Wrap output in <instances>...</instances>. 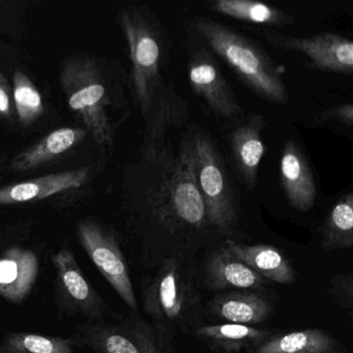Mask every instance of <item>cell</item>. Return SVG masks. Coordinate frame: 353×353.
<instances>
[{
  "instance_id": "cell-1",
  "label": "cell",
  "mask_w": 353,
  "mask_h": 353,
  "mask_svg": "<svg viewBox=\"0 0 353 353\" xmlns=\"http://www.w3.org/2000/svg\"><path fill=\"white\" fill-rule=\"evenodd\" d=\"M140 169L138 259L152 270L171 258L197 264L202 252L224 239L208 219L183 137L177 152L167 142L159 152L141 158Z\"/></svg>"
},
{
  "instance_id": "cell-2",
  "label": "cell",
  "mask_w": 353,
  "mask_h": 353,
  "mask_svg": "<svg viewBox=\"0 0 353 353\" xmlns=\"http://www.w3.org/2000/svg\"><path fill=\"white\" fill-rule=\"evenodd\" d=\"M197 264L171 258L141 282L142 305L152 325L171 338L204 325L203 301L198 287Z\"/></svg>"
},
{
  "instance_id": "cell-3",
  "label": "cell",
  "mask_w": 353,
  "mask_h": 353,
  "mask_svg": "<svg viewBox=\"0 0 353 353\" xmlns=\"http://www.w3.org/2000/svg\"><path fill=\"white\" fill-rule=\"evenodd\" d=\"M119 21L129 46L134 97L146 119L169 82L165 73L170 65V39L148 8H123Z\"/></svg>"
},
{
  "instance_id": "cell-4",
  "label": "cell",
  "mask_w": 353,
  "mask_h": 353,
  "mask_svg": "<svg viewBox=\"0 0 353 353\" xmlns=\"http://www.w3.org/2000/svg\"><path fill=\"white\" fill-rule=\"evenodd\" d=\"M189 28L260 98L274 104L288 102L280 68L259 45L208 18H194Z\"/></svg>"
},
{
  "instance_id": "cell-5",
  "label": "cell",
  "mask_w": 353,
  "mask_h": 353,
  "mask_svg": "<svg viewBox=\"0 0 353 353\" xmlns=\"http://www.w3.org/2000/svg\"><path fill=\"white\" fill-rule=\"evenodd\" d=\"M183 137L208 219L223 239H232L239 231V203L222 154L205 130L193 127Z\"/></svg>"
},
{
  "instance_id": "cell-6",
  "label": "cell",
  "mask_w": 353,
  "mask_h": 353,
  "mask_svg": "<svg viewBox=\"0 0 353 353\" xmlns=\"http://www.w3.org/2000/svg\"><path fill=\"white\" fill-rule=\"evenodd\" d=\"M61 83L70 108L82 119L94 141L109 145L113 133L109 119L110 105L102 74L88 57H72L63 63Z\"/></svg>"
},
{
  "instance_id": "cell-7",
  "label": "cell",
  "mask_w": 353,
  "mask_h": 353,
  "mask_svg": "<svg viewBox=\"0 0 353 353\" xmlns=\"http://www.w3.org/2000/svg\"><path fill=\"white\" fill-rule=\"evenodd\" d=\"M188 70L192 90L205 103L212 114L231 125L243 117L241 105L219 65L216 55L205 43L189 30Z\"/></svg>"
},
{
  "instance_id": "cell-8",
  "label": "cell",
  "mask_w": 353,
  "mask_h": 353,
  "mask_svg": "<svg viewBox=\"0 0 353 353\" xmlns=\"http://www.w3.org/2000/svg\"><path fill=\"white\" fill-rule=\"evenodd\" d=\"M82 338L90 353H173L171 338L139 316L84 326Z\"/></svg>"
},
{
  "instance_id": "cell-9",
  "label": "cell",
  "mask_w": 353,
  "mask_h": 353,
  "mask_svg": "<svg viewBox=\"0 0 353 353\" xmlns=\"http://www.w3.org/2000/svg\"><path fill=\"white\" fill-rule=\"evenodd\" d=\"M78 237L92 263L114 289L123 303L137 311V299L130 276L129 265L113 233L92 221L78 224Z\"/></svg>"
},
{
  "instance_id": "cell-10",
  "label": "cell",
  "mask_w": 353,
  "mask_h": 353,
  "mask_svg": "<svg viewBox=\"0 0 353 353\" xmlns=\"http://www.w3.org/2000/svg\"><path fill=\"white\" fill-rule=\"evenodd\" d=\"M264 38L279 50L305 54L311 61L312 67L316 69L352 75L353 43L341 34L322 32L311 38H296L274 32H264Z\"/></svg>"
},
{
  "instance_id": "cell-11",
  "label": "cell",
  "mask_w": 353,
  "mask_h": 353,
  "mask_svg": "<svg viewBox=\"0 0 353 353\" xmlns=\"http://www.w3.org/2000/svg\"><path fill=\"white\" fill-rule=\"evenodd\" d=\"M52 261L57 270L59 297L68 310L88 319L102 318L106 313V303L86 280L73 252L63 248L52 256Z\"/></svg>"
},
{
  "instance_id": "cell-12",
  "label": "cell",
  "mask_w": 353,
  "mask_h": 353,
  "mask_svg": "<svg viewBox=\"0 0 353 353\" xmlns=\"http://www.w3.org/2000/svg\"><path fill=\"white\" fill-rule=\"evenodd\" d=\"M229 135L231 154L239 179L248 189L253 190L257 183L258 168L264 156L262 132L265 127L259 114L243 117L232 123Z\"/></svg>"
},
{
  "instance_id": "cell-13",
  "label": "cell",
  "mask_w": 353,
  "mask_h": 353,
  "mask_svg": "<svg viewBox=\"0 0 353 353\" xmlns=\"http://www.w3.org/2000/svg\"><path fill=\"white\" fill-rule=\"evenodd\" d=\"M189 108L185 101L177 94L174 83L169 81L154 102L146 117V129L141 158L152 156L167 144V133L173 128H181L188 121Z\"/></svg>"
},
{
  "instance_id": "cell-14",
  "label": "cell",
  "mask_w": 353,
  "mask_h": 353,
  "mask_svg": "<svg viewBox=\"0 0 353 353\" xmlns=\"http://www.w3.org/2000/svg\"><path fill=\"white\" fill-rule=\"evenodd\" d=\"M202 280L206 288L212 290H256L266 283L265 279L233 255L223 243L208 252Z\"/></svg>"
},
{
  "instance_id": "cell-15",
  "label": "cell",
  "mask_w": 353,
  "mask_h": 353,
  "mask_svg": "<svg viewBox=\"0 0 353 353\" xmlns=\"http://www.w3.org/2000/svg\"><path fill=\"white\" fill-rule=\"evenodd\" d=\"M280 172L289 204L299 212H309L315 204L317 188L305 154L292 140L286 142L283 148Z\"/></svg>"
},
{
  "instance_id": "cell-16",
  "label": "cell",
  "mask_w": 353,
  "mask_h": 353,
  "mask_svg": "<svg viewBox=\"0 0 353 353\" xmlns=\"http://www.w3.org/2000/svg\"><path fill=\"white\" fill-rule=\"evenodd\" d=\"M88 175L90 168L82 167L7 185L0 189V206L46 199L57 194L78 189L85 185Z\"/></svg>"
},
{
  "instance_id": "cell-17",
  "label": "cell",
  "mask_w": 353,
  "mask_h": 353,
  "mask_svg": "<svg viewBox=\"0 0 353 353\" xmlns=\"http://www.w3.org/2000/svg\"><path fill=\"white\" fill-rule=\"evenodd\" d=\"M38 256L30 250L14 247L0 257V296L12 303L26 299L36 284Z\"/></svg>"
},
{
  "instance_id": "cell-18",
  "label": "cell",
  "mask_w": 353,
  "mask_h": 353,
  "mask_svg": "<svg viewBox=\"0 0 353 353\" xmlns=\"http://www.w3.org/2000/svg\"><path fill=\"white\" fill-rule=\"evenodd\" d=\"M208 311L226 323L255 325L266 321L272 314L270 301L254 291H229L210 299Z\"/></svg>"
},
{
  "instance_id": "cell-19",
  "label": "cell",
  "mask_w": 353,
  "mask_h": 353,
  "mask_svg": "<svg viewBox=\"0 0 353 353\" xmlns=\"http://www.w3.org/2000/svg\"><path fill=\"white\" fill-rule=\"evenodd\" d=\"M223 245L266 281L288 285L295 281V272L287 256L274 245H245L226 239Z\"/></svg>"
},
{
  "instance_id": "cell-20",
  "label": "cell",
  "mask_w": 353,
  "mask_h": 353,
  "mask_svg": "<svg viewBox=\"0 0 353 353\" xmlns=\"http://www.w3.org/2000/svg\"><path fill=\"white\" fill-rule=\"evenodd\" d=\"M196 338L204 341L210 348L224 353L250 351L265 342L272 332L243 324L221 323L202 325L192 332Z\"/></svg>"
},
{
  "instance_id": "cell-21",
  "label": "cell",
  "mask_w": 353,
  "mask_h": 353,
  "mask_svg": "<svg viewBox=\"0 0 353 353\" xmlns=\"http://www.w3.org/2000/svg\"><path fill=\"white\" fill-rule=\"evenodd\" d=\"M88 135L81 128H61L55 130L42 140L20 152L11 164L14 171H28L39 168L59 158L78 145Z\"/></svg>"
},
{
  "instance_id": "cell-22",
  "label": "cell",
  "mask_w": 353,
  "mask_h": 353,
  "mask_svg": "<svg viewBox=\"0 0 353 353\" xmlns=\"http://www.w3.org/2000/svg\"><path fill=\"white\" fill-rule=\"evenodd\" d=\"M340 343L332 334L317 328H309L272 336L251 352L340 353Z\"/></svg>"
},
{
  "instance_id": "cell-23",
  "label": "cell",
  "mask_w": 353,
  "mask_h": 353,
  "mask_svg": "<svg viewBox=\"0 0 353 353\" xmlns=\"http://www.w3.org/2000/svg\"><path fill=\"white\" fill-rule=\"evenodd\" d=\"M210 10L232 19L268 28H284L294 23L292 16L272 6L252 0H214Z\"/></svg>"
},
{
  "instance_id": "cell-24",
  "label": "cell",
  "mask_w": 353,
  "mask_h": 353,
  "mask_svg": "<svg viewBox=\"0 0 353 353\" xmlns=\"http://www.w3.org/2000/svg\"><path fill=\"white\" fill-rule=\"evenodd\" d=\"M322 247L326 251L353 247V194L343 196L326 216L322 229Z\"/></svg>"
},
{
  "instance_id": "cell-25",
  "label": "cell",
  "mask_w": 353,
  "mask_h": 353,
  "mask_svg": "<svg viewBox=\"0 0 353 353\" xmlns=\"http://www.w3.org/2000/svg\"><path fill=\"white\" fill-rule=\"evenodd\" d=\"M75 342L61 336L11 332L0 343V353H73Z\"/></svg>"
},
{
  "instance_id": "cell-26",
  "label": "cell",
  "mask_w": 353,
  "mask_h": 353,
  "mask_svg": "<svg viewBox=\"0 0 353 353\" xmlns=\"http://www.w3.org/2000/svg\"><path fill=\"white\" fill-rule=\"evenodd\" d=\"M13 102L19 123L23 127L38 121L45 112L44 101L34 82L21 70L13 76Z\"/></svg>"
},
{
  "instance_id": "cell-27",
  "label": "cell",
  "mask_w": 353,
  "mask_h": 353,
  "mask_svg": "<svg viewBox=\"0 0 353 353\" xmlns=\"http://www.w3.org/2000/svg\"><path fill=\"white\" fill-rule=\"evenodd\" d=\"M330 292L341 309L352 313L353 276L351 272L334 276L330 282Z\"/></svg>"
},
{
  "instance_id": "cell-28",
  "label": "cell",
  "mask_w": 353,
  "mask_h": 353,
  "mask_svg": "<svg viewBox=\"0 0 353 353\" xmlns=\"http://www.w3.org/2000/svg\"><path fill=\"white\" fill-rule=\"evenodd\" d=\"M318 119L322 123H336L339 125H347L351 128L353 125V106L352 104L339 105L326 109Z\"/></svg>"
},
{
  "instance_id": "cell-29",
  "label": "cell",
  "mask_w": 353,
  "mask_h": 353,
  "mask_svg": "<svg viewBox=\"0 0 353 353\" xmlns=\"http://www.w3.org/2000/svg\"><path fill=\"white\" fill-rule=\"evenodd\" d=\"M13 94L3 73H0V117H12L14 113Z\"/></svg>"
},
{
  "instance_id": "cell-30",
  "label": "cell",
  "mask_w": 353,
  "mask_h": 353,
  "mask_svg": "<svg viewBox=\"0 0 353 353\" xmlns=\"http://www.w3.org/2000/svg\"><path fill=\"white\" fill-rule=\"evenodd\" d=\"M1 3H3V1H0V5H1Z\"/></svg>"
}]
</instances>
